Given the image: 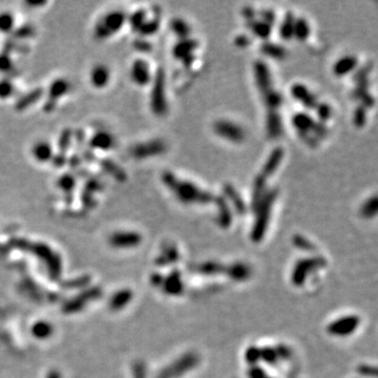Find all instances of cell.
Returning <instances> with one entry per match:
<instances>
[{"label": "cell", "instance_id": "6da1fadb", "mask_svg": "<svg viewBox=\"0 0 378 378\" xmlns=\"http://www.w3.org/2000/svg\"><path fill=\"white\" fill-rule=\"evenodd\" d=\"M162 181L164 185L182 204L206 205L215 200V195L211 192L205 190L190 181L180 179L171 171H165L162 175Z\"/></svg>", "mask_w": 378, "mask_h": 378}, {"label": "cell", "instance_id": "7a4b0ae2", "mask_svg": "<svg viewBox=\"0 0 378 378\" xmlns=\"http://www.w3.org/2000/svg\"><path fill=\"white\" fill-rule=\"evenodd\" d=\"M277 196H278V191L275 190V189L267 190L263 196V199L261 200V202H259L257 207L254 210L256 215V220L253 225V229L251 231V239L255 242L261 241L264 238L265 232L267 230L268 223H269V220H270L273 204L275 200H277Z\"/></svg>", "mask_w": 378, "mask_h": 378}, {"label": "cell", "instance_id": "3957f363", "mask_svg": "<svg viewBox=\"0 0 378 378\" xmlns=\"http://www.w3.org/2000/svg\"><path fill=\"white\" fill-rule=\"evenodd\" d=\"M371 64H367L358 68L354 74L353 80L356 83V88L353 91L352 96L354 99L359 100L364 107H372L375 100L372 94L368 92L369 89V74L371 72Z\"/></svg>", "mask_w": 378, "mask_h": 378}, {"label": "cell", "instance_id": "277c9868", "mask_svg": "<svg viewBox=\"0 0 378 378\" xmlns=\"http://www.w3.org/2000/svg\"><path fill=\"white\" fill-rule=\"evenodd\" d=\"M214 131L216 135L234 144H240L246 138V131L242 126L230 120L220 119L214 123Z\"/></svg>", "mask_w": 378, "mask_h": 378}, {"label": "cell", "instance_id": "5b68a950", "mask_svg": "<svg viewBox=\"0 0 378 378\" xmlns=\"http://www.w3.org/2000/svg\"><path fill=\"white\" fill-rule=\"evenodd\" d=\"M126 22L125 14L120 11L107 13L98 23L96 33L100 38H107L119 32Z\"/></svg>", "mask_w": 378, "mask_h": 378}, {"label": "cell", "instance_id": "8992f818", "mask_svg": "<svg viewBox=\"0 0 378 378\" xmlns=\"http://www.w3.org/2000/svg\"><path fill=\"white\" fill-rule=\"evenodd\" d=\"M151 105L153 112L159 116L164 115L167 112V101L166 94H165V79L162 70H159L156 75L151 97Z\"/></svg>", "mask_w": 378, "mask_h": 378}, {"label": "cell", "instance_id": "52a82bcc", "mask_svg": "<svg viewBox=\"0 0 378 378\" xmlns=\"http://www.w3.org/2000/svg\"><path fill=\"white\" fill-rule=\"evenodd\" d=\"M199 47V42L194 39H183L173 46L172 54L176 59L180 60L186 67L191 66L194 61V51Z\"/></svg>", "mask_w": 378, "mask_h": 378}, {"label": "cell", "instance_id": "ba28073f", "mask_svg": "<svg viewBox=\"0 0 378 378\" xmlns=\"http://www.w3.org/2000/svg\"><path fill=\"white\" fill-rule=\"evenodd\" d=\"M253 73H254L255 85L259 94H262L273 88V80H272L270 68L268 67V65L264 61L258 60L254 63Z\"/></svg>", "mask_w": 378, "mask_h": 378}, {"label": "cell", "instance_id": "9c48e42d", "mask_svg": "<svg viewBox=\"0 0 378 378\" xmlns=\"http://www.w3.org/2000/svg\"><path fill=\"white\" fill-rule=\"evenodd\" d=\"M290 94L293 99L299 102L307 109H315L318 104L317 98L315 94L309 91L305 84L295 83L291 86Z\"/></svg>", "mask_w": 378, "mask_h": 378}, {"label": "cell", "instance_id": "30bf717a", "mask_svg": "<svg viewBox=\"0 0 378 378\" xmlns=\"http://www.w3.org/2000/svg\"><path fill=\"white\" fill-rule=\"evenodd\" d=\"M130 78L139 86H146L152 82V72L148 63L138 59L133 61L130 68Z\"/></svg>", "mask_w": 378, "mask_h": 378}, {"label": "cell", "instance_id": "8fae6325", "mask_svg": "<svg viewBox=\"0 0 378 378\" xmlns=\"http://www.w3.org/2000/svg\"><path fill=\"white\" fill-rule=\"evenodd\" d=\"M358 318L356 316H346L333 321L328 328V331L331 334L344 336L351 334L358 325Z\"/></svg>", "mask_w": 378, "mask_h": 378}, {"label": "cell", "instance_id": "7c38bea8", "mask_svg": "<svg viewBox=\"0 0 378 378\" xmlns=\"http://www.w3.org/2000/svg\"><path fill=\"white\" fill-rule=\"evenodd\" d=\"M265 127L268 138L279 139L283 135V121L279 112H267Z\"/></svg>", "mask_w": 378, "mask_h": 378}, {"label": "cell", "instance_id": "4fadbf2b", "mask_svg": "<svg viewBox=\"0 0 378 378\" xmlns=\"http://www.w3.org/2000/svg\"><path fill=\"white\" fill-rule=\"evenodd\" d=\"M223 193H224V198L226 200L229 201L231 206L235 209V211L238 212L239 215H245L247 211V206L245 202H244L241 193L236 190V188L229 184L226 183L223 186Z\"/></svg>", "mask_w": 378, "mask_h": 378}, {"label": "cell", "instance_id": "5bb4252c", "mask_svg": "<svg viewBox=\"0 0 378 378\" xmlns=\"http://www.w3.org/2000/svg\"><path fill=\"white\" fill-rule=\"evenodd\" d=\"M284 155H285V153H284V149L282 147L274 148L271 152V154L269 155V157H268V159L266 160L263 169L259 175L264 177L265 179L270 178L280 167V165L284 159Z\"/></svg>", "mask_w": 378, "mask_h": 378}, {"label": "cell", "instance_id": "9a60e30c", "mask_svg": "<svg viewBox=\"0 0 378 378\" xmlns=\"http://www.w3.org/2000/svg\"><path fill=\"white\" fill-rule=\"evenodd\" d=\"M166 151V144L162 140H154L136 147L135 155L139 158H147L161 155Z\"/></svg>", "mask_w": 378, "mask_h": 378}, {"label": "cell", "instance_id": "2e32d148", "mask_svg": "<svg viewBox=\"0 0 378 378\" xmlns=\"http://www.w3.org/2000/svg\"><path fill=\"white\" fill-rule=\"evenodd\" d=\"M90 81L96 89H104L110 81V70L103 64L94 66L90 73Z\"/></svg>", "mask_w": 378, "mask_h": 378}, {"label": "cell", "instance_id": "e0dca14e", "mask_svg": "<svg viewBox=\"0 0 378 378\" xmlns=\"http://www.w3.org/2000/svg\"><path fill=\"white\" fill-rule=\"evenodd\" d=\"M358 60L355 56L346 55V56L338 59L333 65V74L337 77H344L357 68Z\"/></svg>", "mask_w": 378, "mask_h": 378}, {"label": "cell", "instance_id": "ac0fdd59", "mask_svg": "<svg viewBox=\"0 0 378 378\" xmlns=\"http://www.w3.org/2000/svg\"><path fill=\"white\" fill-rule=\"evenodd\" d=\"M315 122L316 121L307 113H297L292 117V125L297 130L299 137L311 133Z\"/></svg>", "mask_w": 378, "mask_h": 378}, {"label": "cell", "instance_id": "d6986e66", "mask_svg": "<svg viewBox=\"0 0 378 378\" xmlns=\"http://www.w3.org/2000/svg\"><path fill=\"white\" fill-rule=\"evenodd\" d=\"M32 156L38 163L45 164L53 158V147L46 141H39L32 147Z\"/></svg>", "mask_w": 378, "mask_h": 378}, {"label": "cell", "instance_id": "ffe728a7", "mask_svg": "<svg viewBox=\"0 0 378 378\" xmlns=\"http://www.w3.org/2000/svg\"><path fill=\"white\" fill-rule=\"evenodd\" d=\"M214 203L218 208V220L220 226L228 227L231 224L232 212L230 209V205L228 204L224 196H215Z\"/></svg>", "mask_w": 378, "mask_h": 378}, {"label": "cell", "instance_id": "44dd1931", "mask_svg": "<svg viewBox=\"0 0 378 378\" xmlns=\"http://www.w3.org/2000/svg\"><path fill=\"white\" fill-rule=\"evenodd\" d=\"M259 94H261L263 99V103L267 109V112H279V109L282 106L284 101L282 94L279 91L272 88Z\"/></svg>", "mask_w": 378, "mask_h": 378}, {"label": "cell", "instance_id": "7402d4cb", "mask_svg": "<svg viewBox=\"0 0 378 378\" xmlns=\"http://www.w3.org/2000/svg\"><path fill=\"white\" fill-rule=\"evenodd\" d=\"M247 27L251 31V33L262 40L267 41V39L271 36L272 26L261 19H252L247 21Z\"/></svg>", "mask_w": 378, "mask_h": 378}, {"label": "cell", "instance_id": "603a6c76", "mask_svg": "<svg viewBox=\"0 0 378 378\" xmlns=\"http://www.w3.org/2000/svg\"><path fill=\"white\" fill-rule=\"evenodd\" d=\"M266 183H267V179H265L261 175H257L253 181V188H252V193H251V208L253 209V211L255 210L257 205L259 204V202H261L264 194L267 191Z\"/></svg>", "mask_w": 378, "mask_h": 378}, {"label": "cell", "instance_id": "cb8c5ba5", "mask_svg": "<svg viewBox=\"0 0 378 378\" xmlns=\"http://www.w3.org/2000/svg\"><path fill=\"white\" fill-rule=\"evenodd\" d=\"M261 52L265 56L274 60H283L287 56V52L284 47L278 43L265 41L261 46Z\"/></svg>", "mask_w": 378, "mask_h": 378}, {"label": "cell", "instance_id": "d4e9b609", "mask_svg": "<svg viewBox=\"0 0 378 378\" xmlns=\"http://www.w3.org/2000/svg\"><path fill=\"white\" fill-rule=\"evenodd\" d=\"M295 17L292 13H287L280 26V36L284 40H290L293 38Z\"/></svg>", "mask_w": 378, "mask_h": 378}, {"label": "cell", "instance_id": "484cf974", "mask_svg": "<svg viewBox=\"0 0 378 378\" xmlns=\"http://www.w3.org/2000/svg\"><path fill=\"white\" fill-rule=\"evenodd\" d=\"M91 144L98 149H102V151H107L114 146V138L110 136V133L101 131L96 133L92 139Z\"/></svg>", "mask_w": 378, "mask_h": 378}, {"label": "cell", "instance_id": "4316f807", "mask_svg": "<svg viewBox=\"0 0 378 378\" xmlns=\"http://www.w3.org/2000/svg\"><path fill=\"white\" fill-rule=\"evenodd\" d=\"M310 32L311 29L308 21L305 18H295L293 37H295L299 41H305L310 36Z\"/></svg>", "mask_w": 378, "mask_h": 378}, {"label": "cell", "instance_id": "83f0119b", "mask_svg": "<svg viewBox=\"0 0 378 378\" xmlns=\"http://www.w3.org/2000/svg\"><path fill=\"white\" fill-rule=\"evenodd\" d=\"M171 30L173 34L180 38V40L189 38L191 29L188 23L182 18H175L171 21Z\"/></svg>", "mask_w": 378, "mask_h": 378}, {"label": "cell", "instance_id": "f1b7e54d", "mask_svg": "<svg viewBox=\"0 0 378 378\" xmlns=\"http://www.w3.org/2000/svg\"><path fill=\"white\" fill-rule=\"evenodd\" d=\"M378 202L376 195L369 198L360 208V215L365 219H371L377 214Z\"/></svg>", "mask_w": 378, "mask_h": 378}, {"label": "cell", "instance_id": "f546056e", "mask_svg": "<svg viewBox=\"0 0 378 378\" xmlns=\"http://www.w3.org/2000/svg\"><path fill=\"white\" fill-rule=\"evenodd\" d=\"M15 27V17L11 12L0 13V33L6 34L13 31Z\"/></svg>", "mask_w": 378, "mask_h": 378}, {"label": "cell", "instance_id": "4dcf8cb0", "mask_svg": "<svg viewBox=\"0 0 378 378\" xmlns=\"http://www.w3.org/2000/svg\"><path fill=\"white\" fill-rule=\"evenodd\" d=\"M315 113H316V116L318 118V120L320 123H324L329 121L332 117L333 114V109L330 106V104L325 103V102H319V103L315 107Z\"/></svg>", "mask_w": 378, "mask_h": 378}, {"label": "cell", "instance_id": "1f68e13d", "mask_svg": "<svg viewBox=\"0 0 378 378\" xmlns=\"http://www.w3.org/2000/svg\"><path fill=\"white\" fill-rule=\"evenodd\" d=\"M353 122L355 124L356 127L361 128L364 127V125L367 122V110L366 107L362 105H359L355 112H354V118H353Z\"/></svg>", "mask_w": 378, "mask_h": 378}, {"label": "cell", "instance_id": "d6a6232c", "mask_svg": "<svg viewBox=\"0 0 378 378\" xmlns=\"http://www.w3.org/2000/svg\"><path fill=\"white\" fill-rule=\"evenodd\" d=\"M145 21H146V13L144 11H137L136 13H133L130 17L131 27L137 31L141 29V27L144 25Z\"/></svg>", "mask_w": 378, "mask_h": 378}, {"label": "cell", "instance_id": "836d02e7", "mask_svg": "<svg viewBox=\"0 0 378 378\" xmlns=\"http://www.w3.org/2000/svg\"><path fill=\"white\" fill-rule=\"evenodd\" d=\"M158 30H159V22L157 20H151L145 21L144 25L139 30V32L142 33V35H154L155 33H157Z\"/></svg>", "mask_w": 378, "mask_h": 378}, {"label": "cell", "instance_id": "e575fe53", "mask_svg": "<svg viewBox=\"0 0 378 378\" xmlns=\"http://www.w3.org/2000/svg\"><path fill=\"white\" fill-rule=\"evenodd\" d=\"M13 94V86L12 83L2 81L0 82V98L5 99L7 97H11Z\"/></svg>", "mask_w": 378, "mask_h": 378}, {"label": "cell", "instance_id": "d590c367", "mask_svg": "<svg viewBox=\"0 0 378 378\" xmlns=\"http://www.w3.org/2000/svg\"><path fill=\"white\" fill-rule=\"evenodd\" d=\"M58 186L64 190H70L74 187V179L70 176H63L58 181Z\"/></svg>", "mask_w": 378, "mask_h": 378}, {"label": "cell", "instance_id": "8d00e7d4", "mask_svg": "<svg viewBox=\"0 0 378 378\" xmlns=\"http://www.w3.org/2000/svg\"><path fill=\"white\" fill-rule=\"evenodd\" d=\"M259 16H261V20L269 23L270 26H273L274 22H275V14L273 11L271 10H263L259 12Z\"/></svg>", "mask_w": 378, "mask_h": 378}, {"label": "cell", "instance_id": "74e56055", "mask_svg": "<svg viewBox=\"0 0 378 378\" xmlns=\"http://www.w3.org/2000/svg\"><path fill=\"white\" fill-rule=\"evenodd\" d=\"M234 44L239 47H246L250 44V39L246 35H240L234 39Z\"/></svg>", "mask_w": 378, "mask_h": 378}, {"label": "cell", "instance_id": "f35d334b", "mask_svg": "<svg viewBox=\"0 0 378 378\" xmlns=\"http://www.w3.org/2000/svg\"><path fill=\"white\" fill-rule=\"evenodd\" d=\"M243 16L245 17L246 22H247V21H250V20L255 18V12L253 9H252V7H245V9L243 10Z\"/></svg>", "mask_w": 378, "mask_h": 378}]
</instances>
